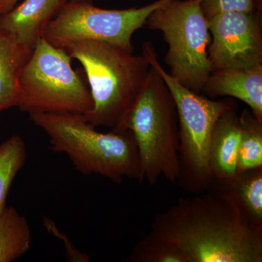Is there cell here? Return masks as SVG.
Wrapping results in <instances>:
<instances>
[{
  "label": "cell",
  "mask_w": 262,
  "mask_h": 262,
  "mask_svg": "<svg viewBox=\"0 0 262 262\" xmlns=\"http://www.w3.org/2000/svg\"><path fill=\"white\" fill-rule=\"evenodd\" d=\"M209 191L158 213L151 231L178 246L188 262H261L262 230L228 194Z\"/></svg>",
  "instance_id": "1"
},
{
  "label": "cell",
  "mask_w": 262,
  "mask_h": 262,
  "mask_svg": "<svg viewBox=\"0 0 262 262\" xmlns=\"http://www.w3.org/2000/svg\"><path fill=\"white\" fill-rule=\"evenodd\" d=\"M29 119L49 138L51 149L67 155L84 175L102 176L120 184L124 178L142 182L140 158L130 130L101 133L77 113H32Z\"/></svg>",
  "instance_id": "2"
},
{
  "label": "cell",
  "mask_w": 262,
  "mask_h": 262,
  "mask_svg": "<svg viewBox=\"0 0 262 262\" xmlns=\"http://www.w3.org/2000/svg\"><path fill=\"white\" fill-rule=\"evenodd\" d=\"M65 51L82 64L89 82L94 106L85 120L95 127L121 130L149 75L147 59L101 41L75 43Z\"/></svg>",
  "instance_id": "3"
},
{
  "label": "cell",
  "mask_w": 262,
  "mask_h": 262,
  "mask_svg": "<svg viewBox=\"0 0 262 262\" xmlns=\"http://www.w3.org/2000/svg\"><path fill=\"white\" fill-rule=\"evenodd\" d=\"M122 130L134 134L139 150L141 174L150 185L160 177L176 184L179 175V123L173 95L150 65L139 97L129 110Z\"/></svg>",
  "instance_id": "4"
},
{
  "label": "cell",
  "mask_w": 262,
  "mask_h": 262,
  "mask_svg": "<svg viewBox=\"0 0 262 262\" xmlns=\"http://www.w3.org/2000/svg\"><path fill=\"white\" fill-rule=\"evenodd\" d=\"M142 55L161 76L177 105L179 175L176 184L184 192L202 194L208 190L213 183L208 166V151L213 125L222 113L237 108V102L228 98L214 101L184 87L164 70L151 42L144 43Z\"/></svg>",
  "instance_id": "5"
},
{
  "label": "cell",
  "mask_w": 262,
  "mask_h": 262,
  "mask_svg": "<svg viewBox=\"0 0 262 262\" xmlns=\"http://www.w3.org/2000/svg\"><path fill=\"white\" fill-rule=\"evenodd\" d=\"M72 59L41 37L20 74L18 107L28 115L89 113L94 106L91 91Z\"/></svg>",
  "instance_id": "6"
},
{
  "label": "cell",
  "mask_w": 262,
  "mask_h": 262,
  "mask_svg": "<svg viewBox=\"0 0 262 262\" xmlns=\"http://www.w3.org/2000/svg\"><path fill=\"white\" fill-rule=\"evenodd\" d=\"M201 2L170 0L145 23L148 29L163 33L168 46L165 62L169 75L196 94H201L212 72L208 56L211 34Z\"/></svg>",
  "instance_id": "7"
},
{
  "label": "cell",
  "mask_w": 262,
  "mask_h": 262,
  "mask_svg": "<svg viewBox=\"0 0 262 262\" xmlns=\"http://www.w3.org/2000/svg\"><path fill=\"white\" fill-rule=\"evenodd\" d=\"M170 0H158L141 8L103 9L91 1L67 2L48 24L42 37L56 48L66 49L82 41H101L134 52L132 37L145 26L148 16Z\"/></svg>",
  "instance_id": "8"
},
{
  "label": "cell",
  "mask_w": 262,
  "mask_h": 262,
  "mask_svg": "<svg viewBox=\"0 0 262 262\" xmlns=\"http://www.w3.org/2000/svg\"><path fill=\"white\" fill-rule=\"evenodd\" d=\"M261 12L220 13L208 20L211 70L262 64Z\"/></svg>",
  "instance_id": "9"
},
{
  "label": "cell",
  "mask_w": 262,
  "mask_h": 262,
  "mask_svg": "<svg viewBox=\"0 0 262 262\" xmlns=\"http://www.w3.org/2000/svg\"><path fill=\"white\" fill-rule=\"evenodd\" d=\"M201 93L209 98L229 96L241 100L262 121V64L212 71Z\"/></svg>",
  "instance_id": "10"
},
{
  "label": "cell",
  "mask_w": 262,
  "mask_h": 262,
  "mask_svg": "<svg viewBox=\"0 0 262 262\" xmlns=\"http://www.w3.org/2000/svg\"><path fill=\"white\" fill-rule=\"evenodd\" d=\"M67 0H24L0 15V27L29 49H34L45 29Z\"/></svg>",
  "instance_id": "11"
},
{
  "label": "cell",
  "mask_w": 262,
  "mask_h": 262,
  "mask_svg": "<svg viewBox=\"0 0 262 262\" xmlns=\"http://www.w3.org/2000/svg\"><path fill=\"white\" fill-rule=\"evenodd\" d=\"M237 108H230L222 113L212 129L208 166L213 182L229 180L237 173L241 139V123Z\"/></svg>",
  "instance_id": "12"
},
{
  "label": "cell",
  "mask_w": 262,
  "mask_h": 262,
  "mask_svg": "<svg viewBox=\"0 0 262 262\" xmlns=\"http://www.w3.org/2000/svg\"><path fill=\"white\" fill-rule=\"evenodd\" d=\"M209 189L228 194L248 223L262 230V167L239 172L229 180L213 182Z\"/></svg>",
  "instance_id": "13"
},
{
  "label": "cell",
  "mask_w": 262,
  "mask_h": 262,
  "mask_svg": "<svg viewBox=\"0 0 262 262\" xmlns=\"http://www.w3.org/2000/svg\"><path fill=\"white\" fill-rule=\"evenodd\" d=\"M32 52L0 27V113L18 107L19 79Z\"/></svg>",
  "instance_id": "14"
},
{
  "label": "cell",
  "mask_w": 262,
  "mask_h": 262,
  "mask_svg": "<svg viewBox=\"0 0 262 262\" xmlns=\"http://www.w3.org/2000/svg\"><path fill=\"white\" fill-rule=\"evenodd\" d=\"M32 234L28 221L13 206L0 213V262L15 261L31 249Z\"/></svg>",
  "instance_id": "15"
},
{
  "label": "cell",
  "mask_w": 262,
  "mask_h": 262,
  "mask_svg": "<svg viewBox=\"0 0 262 262\" xmlns=\"http://www.w3.org/2000/svg\"><path fill=\"white\" fill-rule=\"evenodd\" d=\"M241 139L237 173L262 167V121L245 108L239 116Z\"/></svg>",
  "instance_id": "16"
},
{
  "label": "cell",
  "mask_w": 262,
  "mask_h": 262,
  "mask_svg": "<svg viewBox=\"0 0 262 262\" xmlns=\"http://www.w3.org/2000/svg\"><path fill=\"white\" fill-rule=\"evenodd\" d=\"M27 158V146L20 136H10L0 144V213L6 208L10 187Z\"/></svg>",
  "instance_id": "17"
},
{
  "label": "cell",
  "mask_w": 262,
  "mask_h": 262,
  "mask_svg": "<svg viewBox=\"0 0 262 262\" xmlns=\"http://www.w3.org/2000/svg\"><path fill=\"white\" fill-rule=\"evenodd\" d=\"M126 262H188L178 246L151 231L138 241Z\"/></svg>",
  "instance_id": "18"
},
{
  "label": "cell",
  "mask_w": 262,
  "mask_h": 262,
  "mask_svg": "<svg viewBox=\"0 0 262 262\" xmlns=\"http://www.w3.org/2000/svg\"><path fill=\"white\" fill-rule=\"evenodd\" d=\"M201 5L207 19L230 12L259 11L256 0H201Z\"/></svg>",
  "instance_id": "19"
},
{
  "label": "cell",
  "mask_w": 262,
  "mask_h": 262,
  "mask_svg": "<svg viewBox=\"0 0 262 262\" xmlns=\"http://www.w3.org/2000/svg\"><path fill=\"white\" fill-rule=\"evenodd\" d=\"M42 221L43 225L48 232H51L52 234L58 237V238H61L63 241L66 255H67V258L69 261L76 262L91 261V258H90L89 255L87 253L81 252L80 250L76 248L75 246L70 242L67 236L58 229L54 221L51 220L50 218H46V217H44Z\"/></svg>",
  "instance_id": "20"
},
{
  "label": "cell",
  "mask_w": 262,
  "mask_h": 262,
  "mask_svg": "<svg viewBox=\"0 0 262 262\" xmlns=\"http://www.w3.org/2000/svg\"><path fill=\"white\" fill-rule=\"evenodd\" d=\"M18 0H0V15L14 8Z\"/></svg>",
  "instance_id": "21"
},
{
  "label": "cell",
  "mask_w": 262,
  "mask_h": 262,
  "mask_svg": "<svg viewBox=\"0 0 262 262\" xmlns=\"http://www.w3.org/2000/svg\"><path fill=\"white\" fill-rule=\"evenodd\" d=\"M91 1V0H67V2H86Z\"/></svg>",
  "instance_id": "22"
}]
</instances>
